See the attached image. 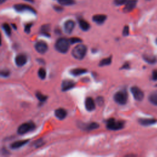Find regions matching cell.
<instances>
[{"label": "cell", "instance_id": "6da1fadb", "mask_svg": "<svg viewBox=\"0 0 157 157\" xmlns=\"http://www.w3.org/2000/svg\"><path fill=\"white\" fill-rule=\"evenodd\" d=\"M70 44L69 40L64 37H61L57 40L55 47L58 52L64 53L68 51Z\"/></svg>", "mask_w": 157, "mask_h": 157}, {"label": "cell", "instance_id": "7a4b0ae2", "mask_svg": "<svg viewBox=\"0 0 157 157\" xmlns=\"http://www.w3.org/2000/svg\"><path fill=\"white\" fill-rule=\"evenodd\" d=\"M87 51L86 47L83 44H78L76 45L72 51V56L77 59H83Z\"/></svg>", "mask_w": 157, "mask_h": 157}, {"label": "cell", "instance_id": "3957f363", "mask_svg": "<svg viewBox=\"0 0 157 157\" xmlns=\"http://www.w3.org/2000/svg\"><path fill=\"white\" fill-rule=\"evenodd\" d=\"M124 124L123 121H116L114 118H110L107 121V128L110 130H119L123 128Z\"/></svg>", "mask_w": 157, "mask_h": 157}, {"label": "cell", "instance_id": "277c9868", "mask_svg": "<svg viewBox=\"0 0 157 157\" xmlns=\"http://www.w3.org/2000/svg\"><path fill=\"white\" fill-rule=\"evenodd\" d=\"M113 99L117 104L124 105L128 101V94L124 90L119 91L114 94Z\"/></svg>", "mask_w": 157, "mask_h": 157}, {"label": "cell", "instance_id": "5b68a950", "mask_svg": "<svg viewBox=\"0 0 157 157\" xmlns=\"http://www.w3.org/2000/svg\"><path fill=\"white\" fill-rule=\"evenodd\" d=\"M35 128V124L32 121H29L21 124L18 128L17 132L20 134H24L29 131L34 130Z\"/></svg>", "mask_w": 157, "mask_h": 157}, {"label": "cell", "instance_id": "8992f818", "mask_svg": "<svg viewBox=\"0 0 157 157\" xmlns=\"http://www.w3.org/2000/svg\"><path fill=\"white\" fill-rule=\"evenodd\" d=\"M131 92L134 98L136 101H140L144 99V92L139 87H137L136 86H132L131 88Z\"/></svg>", "mask_w": 157, "mask_h": 157}, {"label": "cell", "instance_id": "52a82bcc", "mask_svg": "<svg viewBox=\"0 0 157 157\" xmlns=\"http://www.w3.org/2000/svg\"><path fill=\"white\" fill-rule=\"evenodd\" d=\"M35 49L38 53H40V54H44L47 51L48 45L45 42L40 40L36 43Z\"/></svg>", "mask_w": 157, "mask_h": 157}, {"label": "cell", "instance_id": "ba28073f", "mask_svg": "<svg viewBox=\"0 0 157 157\" xmlns=\"http://www.w3.org/2000/svg\"><path fill=\"white\" fill-rule=\"evenodd\" d=\"M14 9L18 12H23V11H29L33 13H36L35 9H34L31 6L27 4H18L14 6Z\"/></svg>", "mask_w": 157, "mask_h": 157}, {"label": "cell", "instance_id": "9c48e42d", "mask_svg": "<svg viewBox=\"0 0 157 157\" xmlns=\"http://www.w3.org/2000/svg\"><path fill=\"white\" fill-rule=\"evenodd\" d=\"M85 105L88 111H93L96 107V103L91 97H88L85 99Z\"/></svg>", "mask_w": 157, "mask_h": 157}, {"label": "cell", "instance_id": "30bf717a", "mask_svg": "<svg viewBox=\"0 0 157 157\" xmlns=\"http://www.w3.org/2000/svg\"><path fill=\"white\" fill-rule=\"evenodd\" d=\"M137 0H128L125 4V6L123 9V11L126 13L132 11L136 7L137 4Z\"/></svg>", "mask_w": 157, "mask_h": 157}, {"label": "cell", "instance_id": "8fae6325", "mask_svg": "<svg viewBox=\"0 0 157 157\" xmlns=\"http://www.w3.org/2000/svg\"><path fill=\"white\" fill-rule=\"evenodd\" d=\"M75 27V22L71 20H67L64 24V31L67 34H71Z\"/></svg>", "mask_w": 157, "mask_h": 157}, {"label": "cell", "instance_id": "7c38bea8", "mask_svg": "<svg viewBox=\"0 0 157 157\" xmlns=\"http://www.w3.org/2000/svg\"><path fill=\"white\" fill-rule=\"evenodd\" d=\"M15 61L18 66H23L27 62V58L25 55L20 54L15 57Z\"/></svg>", "mask_w": 157, "mask_h": 157}, {"label": "cell", "instance_id": "4fadbf2b", "mask_svg": "<svg viewBox=\"0 0 157 157\" xmlns=\"http://www.w3.org/2000/svg\"><path fill=\"white\" fill-rule=\"evenodd\" d=\"M75 85V83L69 80H65L62 82L61 84V88L63 91H67L72 88H73Z\"/></svg>", "mask_w": 157, "mask_h": 157}, {"label": "cell", "instance_id": "5bb4252c", "mask_svg": "<svg viewBox=\"0 0 157 157\" xmlns=\"http://www.w3.org/2000/svg\"><path fill=\"white\" fill-rule=\"evenodd\" d=\"M55 117L59 120H63L67 116V111L62 108H59L55 111Z\"/></svg>", "mask_w": 157, "mask_h": 157}, {"label": "cell", "instance_id": "9a60e30c", "mask_svg": "<svg viewBox=\"0 0 157 157\" xmlns=\"http://www.w3.org/2000/svg\"><path fill=\"white\" fill-rule=\"evenodd\" d=\"M107 17L105 15L103 14H98V15H95L93 17V20L97 24L101 25L102 24L105 20H106Z\"/></svg>", "mask_w": 157, "mask_h": 157}, {"label": "cell", "instance_id": "2e32d148", "mask_svg": "<svg viewBox=\"0 0 157 157\" xmlns=\"http://www.w3.org/2000/svg\"><path fill=\"white\" fill-rule=\"evenodd\" d=\"M139 123L143 126H149L156 123V120L154 118H140Z\"/></svg>", "mask_w": 157, "mask_h": 157}, {"label": "cell", "instance_id": "e0dca14e", "mask_svg": "<svg viewBox=\"0 0 157 157\" xmlns=\"http://www.w3.org/2000/svg\"><path fill=\"white\" fill-rule=\"evenodd\" d=\"M143 58L147 63L151 64H155L157 61V58L153 55L144 54L143 55Z\"/></svg>", "mask_w": 157, "mask_h": 157}, {"label": "cell", "instance_id": "ac0fdd59", "mask_svg": "<svg viewBox=\"0 0 157 157\" xmlns=\"http://www.w3.org/2000/svg\"><path fill=\"white\" fill-rule=\"evenodd\" d=\"M29 141V140H18L16 141L13 143H12L10 145V148L12 149H17L19 148L20 147H21L22 146H23L24 145H25L26 144L28 143V142Z\"/></svg>", "mask_w": 157, "mask_h": 157}, {"label": "cell", "instance_id": "d6986e66", "mask_svg": "<svg viewBox=\"0 0 157 157\" xmlns=\"http://www.w3.org/2000/svg\"><path fill=\"white\" fill-rule=\"evenodd\" d=\"M148 100L152 104L157 105V90L150 93L148 96Z\"/></svg>", "mask_w": 157, "mask_h": 157}, {"label": "cell", "instance_id": "ffe728a7", "mask_svg": "<svg viewBox=\"0 0 157 157\" xmlns=\"http://www.w3.org/2000/svg\"><path fill=\"white\" fill-rule=\"evenodd\" d=\"M87 72V70L85 69H82V68H76V69H72L70 72L72 75H80L83 74H85V72Z\"/></svg>", "mask_w": 157, "mask_h": 157}, {"label": "cell", "instance_id": "44dd1931", "mask_svg": "<svg viewBox=\"0 0 157 157\" xmlns=\"http://www.w3.org/2000/svg\"><path fill=\"white\" fill-rule=\"evenodd\" d=\"M78 22H79V26L83 31H88L90 29V24L85 20L80 19L79 20Z\"/></svg>", "mask_w": 157, "mask_h": 157}, {"label": "cell", "instance_id": "7402d4cb", "mask_svg": "<svg viewBox=\"0 0 157 157\" xmlns=\"http://www.w3.org/2000/svg\"><path fill=\"white\" fill-rule=\"evenodd\" d=\"M99 126V125L98 123H96V122H92L88 124H86L84 127V129L87 130V131H91V130H93V129L98 128Z\"/></svg>", "mask_w": 157, "mask_h": 157}, {"label": "cell", "instance_id": "603a6c76", "mask_svg": "<svg viewBox=\"0 0 157 157\" xmlns=\"http://www.w3.org/2000/svg\"><path fill=\"white\" fill-rule=\"evenodd\" d=\"M112 62V58L111 56L106 58H104L102 60H101V61L99 62V66H107L109 65Z\"/></svg>", "mask_w": 157, "mask_h": 157}, {"label": "cell", "instance_id": "cb8c5ba5", "mask_svg": "<svg viewBox=\"0 0 157 157\" xmlns=\"http://www.w3.org/2000/svg\"><path fill=\"white\" fill-rule=\"evenodd\" d=\"M49 31H50V26L48 25H43L41 28V33L44 34L49 36Z\"/></svg>", "mask_w": 157, "mask_h": 157}, {"label": "cell", "instance_id": "d4e9b609", "mask_svg": "<svg viewBox=\"0 0 157 157\" xmlns=\"http://www.w3.org/2000/svg\"><path fill=\"white\" fill-rule=\"evenodd\" d=\"M58 2L63 6H70L75 3L74 0H58Z\"/></svg>", "mask_w": 157, "mask_h": 157}, {"label": "cell", "instance_id": "484cf974", "mask_svg": "<svg viewBox=\"0 0 157 157\" xmlns=\"http://www.w3.org/2000/svg\"><path fill=\"white\" fill-rule=\"evenodd\" d=\"M2 29H4V32L7 34V35H10L11 34V29L10 26L7 23H4L2 25Z\"/></svg>", "mask_w": 157, "mask_h": 157}, {"label": "cell", "instance_id": "4316f807", "mask_svg": "<svg viewBox=\"0 0 157 157\" xmlns=\"http://www.w3.org/2000/svg\"><path fill=\"white\" fill-rule=\"evenodd\" d=\"M38 75L41 79H44L46 77V71L44 68H40L38 71Z\"/></svg>", "mask_w": 157, "mask_h": 157}, {"label": "cell", "instance_id": "83f0119b", "mask_svg": "<svg viewBox=\"0 0 157 157\" xmlns=\"http://www.w3.org/2000/svg\"><path fill=\"white\" fill-rule=\"evenodd\" d=\"M36 97L37 98V99L41 101V102H44L45 101H46V99H47V97L46 96H45L44 94H42L40 92H37L36 93Z\"/></svg>", "mask_w": 157, "mask_h": 157}, {"label": "cell", "instance_id": "f1b7e54d", "mask_svg": "<svg viewBox=\"0 0 157 157\" xmlns=\"http://www.w3.org/2000/svg\"><path fill=\"white\" fill-rule=\"evenodd\" d=\"M82 41V40H81V39L78 37H71L69 39V42L72 44H75V43H79V42H81Z\"/></svg>", "mask_w": 157, "mask_h": 157}, {"label": "cell", "instance_id": "f546056e", "mask_svg": "<svg viewBox=\"0 0 157 157\" xmlns=\"http://www.w3.org/2000/svg\"><path fill=\"white\" fill-rule=\"evenodd\" d=\"M44 144V140L42 139H38L37 140H36L35 142H34V146L37 148L38 147H40V146H42L43 144Z\"/></svg>", "mask_w": 157, "mask_h": 157}, {"label": "cell", "instance_id": "4dcf8cb0", "mask_svg": "<svg viewBox=\"0 0 157 157\" xmlns=\"http://www.w3.org/2000/svg\"><path fill=\"white\" fill-rule=\"evenodd\" d=\"M128 0H114V4L117 6H121L123 4H125Z\"/></svg>", "mask_w": 157, "mask_h": 157}, {"label": "cell", "instance_id": "1f68e13d", "mask_svg": "<svg viewBox=\"0 0 157 157\" xmlns=\"http://www.w3.org/2000/svg\"><path fill=\"white\" fill-rule=\"evenodd\" d=\"M104 98L102 97L99 96L96 98V103L99 105H100V106L104 104Z\"/></svg>", "mask_w": 157, "mask_h": 157}, {"label": "cell", "instance_id": "d6a6232c", "mask_svg": "<svg viewBox=\"0 0 157 157\" xmlns=\"http://www.w3.org/2000/svg\"><path fill=\"white\" fill-rule=\"evenodd\" d=\"M31 26H32V23H28V24H26L25 25V31L26 33H29Z\"/></svg>", "mask_w": 157, "mask_h": 157}, {"label": "cell", "instance_id": "836d02e7", "mask_svg": "<svg viewBox=\"0 0 157 157\" xmlns=\"http://www.w3.org/2000/svg\"><path fill=\"white\" fill-rule=\"evenodd\" d=\"M9 71H7V70H2L1 71V75L2 77H8L9 75Z\"/></svg>", "mask_w": 157, "mask_h": 157}, {"label": "cell", "instance_id": "e575fe53", "mask_svg": "<svg viewBox=\"0 0 157 157\" xmlns=\"http://www.w3.org/2000/svg\"><path fill=\"white\" fill-rule=\"evenodd\" d=\"M151 78L153 80L156 81L157 80V69H155L152 72L151 74Z\"/></svg>", "mask_w": 157, "mask_h": 157}, {"label": "cell", "instance_id": "d590c367", "mask_svg": "<svg viewBox=\"0 0 157 157\" xmlns=\"http://www.w3.org/2000/svg\"><path fill=\"white\" fill-rule=\"evenodd\" d=\"M129 34V27L128 26H125L123 29V35L128 36Z\"/></svg>", "mask_w": 157, "mask_h": 157}, {"label": "cell", "instance_id": "8d00e7d4", "mask_svg": "<svg viewBox=\"0 0 157 157\" xmlns=\"http://www.w3.org/2000/svg\"><path fill=\"white\" fill-rule=\"evenodd\" d=\"M122 69H128L129 68V63H125L123 66L121 67Z\"/></svg>", "mask_w": 157, "mask_h": 157}, {"label": "cell", "instance_id": "74e56055", "mask_svg": "<svg viewBox=\"0 0 157 157\" xmlns=\"http://www.w3.org/2000/svg\"><path fill=\"white\" fill-rule=\"evenodd\" d=\"M54 8H55V9L56 11H58V12H60V11H62V10H63V8L61 7H59V6H55Z\"/></svg>", "mask_w": 157, "mask_h": 157}, {"label": "cell", "instance_id": "f35d334b", "mask_svg": "<svg viewBox=\"0 0 157 157\" xmlns=\"http://www.w3.org/2000/svg\"><path fill=\"white\" fill-rule=\"evenodd\" d=\"M6 1V0H0V2H1V4H2V3H4Z\"/></svg>", "mask_w": 157, "mask_h": 157}, {"label": "cell", "instance_id": "ab89813d", "mask_svg": "<svg viewBox=\"0 0 157 157\" xmlns=\"http://www.w3.org/2000/svg\"><path fill=\"white\" fill-rule=\"evenodd\" d=\"M25 1H29V2H33L34 1V0H25Z\"/></svg>", "mask_w": 157, "mask_h": 157}, {"label": "cell", "instance_id": "60d3db41", "mask_svg": "<svg viewBox=\"0 0 157 157\" xmlns=\"http://www.w3.org/2000/svg\"><path fill=\"white\" fill-rule=\"evenodd\" d=\"M155 42H156V44H157V38L156 39V40H155Z\"/></svg>", "mask_w": 157, "mask_h": 157}, {"label": "cell", "instance_id": "b9f144b4", "mask_svg": "<svg viewBox=\"0 0 157 157\" xmlns=\"http://www.w3.org/2000/svg\"><path fill=\"white\" fill-rule=\"evenodd\" d=\"M156 86H157V85H156Z\"/></svg>", "mask_w": 157, "mask_h": 157}]
</instances>
